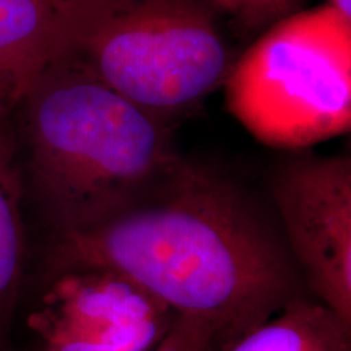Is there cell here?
Listing matches in <instances>:
<instances>
[{"label":"cell","mask_w":351,"mask_h":351,"mask_svg":"<svg viewBox=\"0 0 351 351\" xmlns=\"http://www.w3.org/2000/svg\"><path fill=\"white\" fill-rule=\"evenodd\" d=\"M221 339L212 326L189 315H178L173 328L155 351H217Z\"/></svg>","instance_id":"11"},{"label":"cell","mask_w":351,"mask_h":351,"mask_svg":"<svg viewBox=\"0 0 351 351\" xmlns=\"http://www.w3.org/2000/svg\"><path fill=\"white\" fill-rule=\"evenodd\" d=\"M178 314L129 276L67 267L29 317L43 351H155Z\"/></svg>","instance_id":"5"},{"label":"cell","mask_w":351,"mask_h":351,"mask_svg":"<svg viewBox=\"0 0 351 351\" xmlns=\"http://www.w3.org/2000/svg\"><path fill=\"white\" fill-rule=\"evenodd\" d=\"M23 173L8 121L0 124V335L5 328L21 278L25 256Z\"/></svg>","instance_id":"9"},{"label":"cell","mask_w":351,"mask_h":351,"mask_svg":"<svg viewBox=\"0 0 351 351\" xmlns=\"http://www.w3.org/2000/svg\"><path fill=\"white\" fill-rule=\"evenodd\" d=\"M57 54L166 122L221 88L232 65L207 0H80Z\"/></svg>","instance_id":"3"},{"label":"cell","mask_w":351,"mask_h":351,"mask_svg":"<svg viewBox=\"0 0 351 351\" xmlns=\"http://www.w3.org/2000/svg\"><path fill=\"white\" fill-rule=\"evenodd\" d=\"M16 111L29 181L57 232L99 221L182 161L168 122L64 54L38 73Z\"/></svg>","instance_id":"2"},{"label":"cell","mask_w":351,"mask_h":351,"mask_svg":"<svg viewBox=\"0 0 351 351\" xmlns=\"http://www.w3.org/2000/svg\"><path fill=\"white\" fill-rule=\"evenodd\" d=\"M241 25L261 28L275 23L301 7L302 0H207Z\"/></svg>","instance_id":"10"},{"label":"cell","mask_w":351,"mask_h":351,"mask_svg":"<svg viewBox=\"0 0 351 351\" xmlns=\"http://www.w3.org/2000/svg\"><path fill=\"white\" fill-rule=\"evenodd\" d=\"M226 108L254 138L300 150L351 125V16L330 3L269 26L232 62Z\"/></svg>","instance_id":"4"},{"label":"cell","mask_w":351,"mask_h":351,"mask_svg":"<svg viewBox=\"0 0 351 351\" xmlns=\"http://www.w3.org/2000/svg\"><path fill=\"white\" fill-rule=\"evenodd\" d=\"M327 3H330L332 7H335L343 15L351 16V0H328Z\"/></svg>","instance_id":"12"},{"label":"cell","mask_w":351,"mask_h":351,"mask_svg":"<svg viewBox=\"0 0 351 351\" xmlns=\"http://www.w3.org/2000/svg\"><path fill=\"white\" fill-rule=\"evenodd\" d=\"M80 0H0V124L60 49Z\"/></svg>","instance_id":"7"},{"label":"cell","mask_w":351,"mask_h":351,"mask_svg":"<svg viewBox=\"0 0 351 351\" xmlns=\"http://www.w3.org/2000/svg\"><path fill=\"white\" fill-rule=\"evenodd\" d=\"M217 351H351V324L320 301L295 296Z\"/></svg>","instance_id":"8"},{"label":"cell","mask_w":351,"mask_h":351,"mask_svg":"<svg viewBox=\"0 0 351 351\" xmlns=\"http://www.w3.org/2000/svg\"><path fill=\"white\" fill-rule=\"evenodd\" d=\"M52 262L119 271L178 315L212 326L221 345L296 296L291 262L251 202L184 158L122 208L57 232Z\"/></svg>","instance_id":"1"},{"label":"cell","mask_w":351,"mask_h":351,"mask_svg":"<svg viewBox=\"0 0 351 351\" xmlns=\"http://www.w3.org/2000/svg\"><path fill=\"white\" fill-rule=\"evenodd\" d=\"M289 251L319 301L351 324V161L296 158L271 178Z\"/></svg>","instance_id":"6"}]
</instances>
